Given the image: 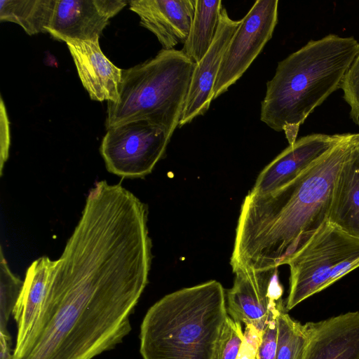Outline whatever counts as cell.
I'll list each match as a JSON object with an SVG mask.
<instances>
[{"instance_id":"19","label":"cell","mask_w":359,"mask_h":359,"mask_svg":"<svg viewBox=\"0 0 359 359\" xmlns=\"http://www.w3.org/2000/svg\"><path fill=\"white\" fill-rule=\"evenodd\" d=\"M56 0H1V21L19 25L29 35L47 33Z\"/></svg>"},{"instance_id":"17","label":"cell","mask_w":359,"mask_h":359,"mask_svg":"<svg viewBox=\"0 0 359 359\" xmlns=\"http://www.w3.org/2000/svg\"><path fill=\"white\" fill-rule=\"evenodd\" d=\"M327 219L346 233L359 239V156L357 144L337 175Z\"/></svg>"},{"instance_id":"26","label":"cell","mask_w":359,"mask_h":359,"mask_svg":"<svg viewBox=\"0 0 359 359\" xmlns=\"http://www.w3.org/2000/svg\"><path fill=\"white\" fill-rule=\"evenodd\" d=\"M11 337L8 333L0 332V359H11L13 353H11Z\"/></svg>"},{"instance_id":"21","label":"cell","mask_w":359,"mask_h":359,"mask_svg":"<svg viewBox=\"0 0 359 359\" xmlns=\"http://www.w3.org/2000/svg\"><path fill=\"white\" fill-rule=\"evenodd\" d=\"M24 280L10 270L2 250L0 256V332L8 333L7 324L13 314Z\"/></svg>"},{"instance_id":"23","label":"cell","mask_w":359,"mask_h":359,"mask_svg":"<svg viewBox=\"0 0 359 359\" xmlns=\"http://www.w3.org/2000/svg\"><path fill=\"white\" fill-rule=\"evenodd\" d=\"M344 99L350 106V117L359 126V52L346 72L341 83Z\"/></svg>"},{"instance_id":"13","label":"cell","mask_w":359,"mask_h":359,"mask_svg":"<svg viewBox=\"0 0 359 359\" xmlns=\"http://www.w3.org/2000/svg\"><path fill=\"white\" fill-rule=\"evenodd\" d=\"M308 341L301 359H359V312L306 323Z\"/></svg>"},{"instance_id":"8","label":"cell","mask_w":359,"mask_h":359,"mask_svg":"<svg viewBox=\"0 0 359 359\" xmlns=\"http://www.w3.org/2000/svg\"><path fill=\"white\" fill-rule=\"evenodd\" d=\"M278 0H257L241 19L222 57L213 100L243 76L271 39L278 22Z\"/></svg>"},{"instance_id":"2","label":"cell","mask_w":359,"mask_h":359,"mask_svg":"<svg viewBox=\"0 0 359 359\" xmlns=\"http://www.w3.org/2000/svg\"><path fill=\"white\" fill-rule=\"evenodd\" d=\"M357 140V133H347L287 184L266 194L248 193L236 229L233 271L285 264L327 219L337 175Z\"/></svg>"},{"instance_id":"1","label":"cell","mask_w":359,"mask_h":359,"mask_svg":"<svg viewBox=\"0 0 359 359\" xmlns=\"http://www.w3.org/2000/svg\"><path fill=\"white\" fill-rule=\"evenodd\" d=\"M151 246L137 216L86 204L56 260L43 313L11 359H93L121 343L148 283Z\"/></svg>"},{"instance_id":"18","label":"cell","mask_w":359,"mask_h":359,"mask_svg":"<svg viewBox=\"0 0 359 359\" xmlns=\"http://www.w3.org/2000/svg\"><path fill=\"white\" fill-rule=\"evenodd\" d=\"M222 9L220 0H196L190 31L181 50L195 64L203 58L211 46Z\"/></svg>"},{"instance_id":"12","label":"cell","mask_w":359,"mask_h":359,"mask_svg":"<svg viewBox=\"0 0 359 359\" xmlns=\"http://www.w3.org/2000/svg\"><path fill=\"white\" fill-rule=\"evenodd\" d=\"M241 22V20L231 19L223 8L213 42L195 65L179 127L189 123L208 110L213 100V88L222 57Z\"/></svg>"},{"instance_id":"10","label":"cell","mask_w":359,"mask_h":359,"mask_svg":"<svg viewBox=\"0 0 359 359\" xmlns=\"http://www.w3.org/2000/svg\"><path fill=\"white\" fill-rule=\"evenodd\" d=\"M128 4L123 0H56L47 33L65 43L98 41L109 20Z\"/></svg>"},{"instance_id":"3","label":"cell","mask_w":359,"mask_h":359,"mask_svg":"<svg viewBox=\"0 0 359 359\" xmlns=\"http://www.w3.org/2000/svg\"><path fill=\"white\" fill-rule=\"evenodd\" d=\"M359 52L353 36L330 34L311 40L278 63L266 83L260 120L283 131L289 145L297 140L300 126L334 91Z\"/></svg>"},{"instance_id":"11","label":"cell","mask_w":359,"mask_h":359,"mask_svg":"<svg viewBox=\"0 0 359 359\" xmlns=\"http://www.w3.org/2000/svg\"><path fill=\"white\" fill-rule=\"evenodd\" d=\"M346 135L347 133H315L297 139L262 170L250 193L255 195L266 194L284 186L344 140Z\"/></svg>"},{"instance_id":"4","label":"cell","mask_w":359,"mask_h":359,"mask_svg":"<svg viewBox=\"0 0 359 359\" xmlns=\"http://www.w3.org/2000/svg\"><path fill=\"white\" fill-rule=\"evenodd\" d=\"M226 293L215 280L170 293L146 313L143 359H218L229 318Z\"/></svg>"},{"instance_id":"9","label":"cell","mask_w":359,"mask_h":359,"mask_svg":"<svg viewBox=\"0 0 359 359\" xmlns=\"http://www.w3.org/2000/svg\"><path fill=\"white\" fill-rule=\"evenodd\" d=\"M278 267L263 271L238 269L233 286L226 294L228 315L235 321L262 332L271 305L282 299Z\"/></svg>"},{"instance_id":"7","label":"cell","mask_w":359,"mask_h":359,"mask_svg":"<svg viewBox=\"0 0 359 359\" xmlns=\"http://www.w3.org/2000/svg\"><path fill=\"white\" fill-rule=\"evenodd\" d=\"M170 139L147 121H131L107 130L100 153L109 172L122 178H142L163 158Z\"/></svg>"},{"instance_id":"6","label":"cell","mask_w":359,"mask_h":359,"mask_svg":"<svg viewBox=\"0 0 359 359\" xmlns=\"http://www.w3.org/2000/svg\"><path fill=\"white\" fill-rule=\"evenodd\" d=\"M285 264L290 271V311L359 267V239L327 219Z\"/></svg>"},{"instance_id":"25","label":"cell","mask_w":359,"mask_h":359,"mask_svg":"<svg viewBox=\"0 0 359 359\" xmlns=\"http://www.w3.org/2000/svg\"><path fill=\"white\" fill-rule=\"evenodd\" d=\"M262 333L251 325H246L244 338L236 359H256Z\"/></svg>"},{"instance_id":"15","label":"cell","mask_w":359,"mask_h":359,"mask_svg":"<svg viewBox=\"0 0 359 359\" xmlns=\"http://www.w3.org/2000/svg\"><path fill=\"white\" fill-rule=\"evenodd\" d=\"M56 260L42 256L26 271L23 286L13 311L18 332L13 355H18L35 329L45 307Z\"/></svg>"},{"instance_id":"27","label":"cell","mask_w":359,"mask_h":359,"mask_svg":"<svg viewBox=\"0 0 359 359\" xmlns=\"http://www.w3.org/2000/svg\"><path fill=\"white\" fill-rule=\"evenodd\" d=\"M358 142H357V151L359 156V133H357Z\"/></svg>"},{"instance_id":"5","label":"cell","mask_w":359,"mask_h":359,"mask_svg":"<svg viewBox=\"0 0 359 359\" xmlns=\"http://www.w3.org/2000/svg\"><path fill=\"white\" fill-rule=\"evenodd\" d=\"M195 63L182 50L162 49L153 58L123 69L115 102H107V130L147 121L172 137L179 126Z\"/></svg>"},{"instance_id":"20","label":"cell","mask_w":359,"mask_h":359,"mask_svg":"<svg viewBox=\"0 0 359 359\" xmlns=\"http://www.w3.org/2000/svg\"><path fill=\"white\" fill-rule=\"evenodd\" d=\"M286 311L280 302L277 313L276 359H301L308 341L306 325L292 319Z\"/></svg>"},{"instance_id":"16","label":"cell","mask_w":359,"mask_h":359,"mask_svg":"<svg viewBox=\"0 0 359 359\" xmlns=\"http://www.w3.org/2000/svg\"><path fill=\"white\" fill-rule=\"evenodd\" d=\"M79 76L91 100L115 102L118 97L123 69L102 53L99 40L66 43Z\"/></svg>"},{"instance_id":"14","label":"cell","mask_w":359,"mask_h":359,"mask_svg":"<svg viewBox=\"0 0 359 359\" xmlns=\"http://www.w3.org/2000/svg\"><path fill=\"white\" fill-rule=\"evenodd\" d=\"M130 9L137 14L140 25L152 32L163 49L184 43L194 18L196 0H133Z\"/></svg>"},{"instance_id":"24","label":"cell","mask_w":359,"mask_h":359,"mask_svg":"<svg viewBox=\"0 0 359 359\" xmlns=\"http://www.w3.org/2000/svg\"><path fill=\"white\" fill-rule=\"evenodd\" d=\"M243 338L241 323L229 316L220 343L218 359H236Z\"/></svg>"},{"instance_id":"22","label":"cell","mask_w":359,"mask_h":359,"mask_svg":"<svg viewBox=\"0 0 359 359\" xmlns=\"http://www.w3.org/2000/svg\"><path fill=\"white\" fill-rule=\"evenodd\" d=\"M283 299L275 302L271 306L261 340L257 348L256 359H276L278 339L277 313L278 305Z\"/></svg>"}]
</instances>
